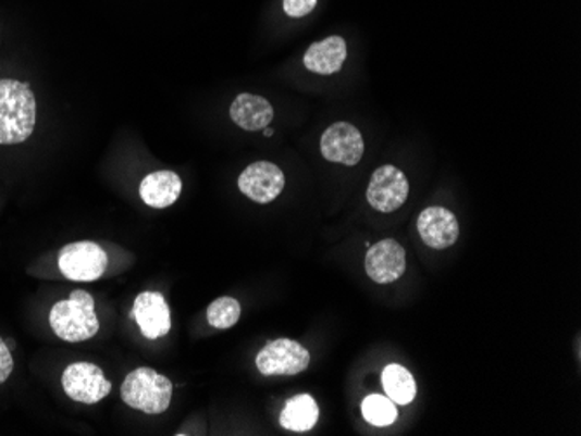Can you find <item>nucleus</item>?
<instances>
[{"label": "nucleus", "instance_id": "3", "mask_svg": "<svg viewBox=\"0 0 581 436\" xmlns=\"http://www.w3.org/2000/svg\"><path fill=\"white\" fill-rule=\"evenodd\" d=\"M121 397L131 409L145 414H162L170 407L173 385L153 369L139 368L127 374L122 383Z\"/></svg>", "mask_w": 581, "mask_h": 436}, {"label": "nucleus", "instance_id": "22", "mask_svg": "<svg viewBox=\"0 0 581 436\" xmlns=\"http://www.w3.org/2000/svg\"><path fill=\"white\" fill-rule=\"evenodd\" d=\"M263 135H265L267 138H270V136H274V129H270V127H265V129H263Z\"/></svg>", "mask_w": 581, "mask_h": 436}, {"label": "nucleus", "instance_id": "20", "mask_svg": "<svg viewBox=\"0 0 581 436\" xmlns=\"http://www.w3.org/2000/svg\"><path fill=\"white\" fill-rule=\"evenodd\" d=\"M284 13L289 17H304L316 9L317 0H284Z\"/></svg>", "mask_w": 581, "mask_h": 436}, {"label": "nucleus", "instance_id": "1", "mask_svg": "<svg viewBox=\"0 0 581 436\" xmlns=\"http://www.w3.org/2000/svg\"><path fill=\"white\" fill-rule=\"evenodd\" d=\"M35 96L28 84L0 80V145L23 144L34 133Z\"/></svg>", "mask_w": 581, "mask_h": 436}, {"label": "nucleus", "instance_id": "19", "mask_svg": "<svg viewBox=\"0 0 581 436\" xmlns=\"http://www.w3.org/2000/svg\"><path fill=\"white\" fill-rule=\"evenodd\" d=\"M240 319V304L237 299L218 298L217 301L211 302L208 308V322L214 328H231L234 327Z\"/></svg>", "mask_w": 581, "mask_h": 436}, {"label": "nucleus", "instance_id": "18", "mask_svg": "<svg viewBox=\"0 0 581 436\" xmlns=\"http://www.w3.org/2000/svg\"><path fill=\"white\" fill-rule=\"evenodd\" d=\"M360 407H362L364 420L378 428L391 426L397 420V407L391 398L383 397V395H369Z\"/></svg>", "mask_w": 581, "mask_h": 436}, {"label": "nucleus", "instance_id": "12", "mask_svg": "<svg viewBox=\"0 0 581 436\" xmlns=\"http://www.w3.org/2000/svg\"><path fill=\"white\" fill-rule=\"evenodd\" d=\"M133 316L147 339H159L170 334L171 310L159 292H141L135 299Z\"/></svg>", "mask_w": 581, "mask_h": 436}, {"label": "nucleus", "instance_id": "4", "mask_svg": "<svg viewBox=\"0 0 581 436\" xmlns=\"http://www.w3.org/2000/svg\"><path fill=\"white\" fill-rule=\"evenodd\" d=\"M109 258L98 244L75 242L63 247L58 266L69 281L92 282L103 275Z\"/></svg>", "mask_w": 581, "mask_h": 436}, {"label": "nucleus", "instance_id": "15", "mask_svg": "<svg viewBox=\"0 0 581 436\" xmlns=\"http://www.w3.org/2000/svg\"><path fill=\"white\" fill-rule=\"evenodd\" d=\"M231 117L240 129L260 130L274 121V109L261 96L240 95L232 103Z\"/></svg>", "mask_w": 581, "mask_h": 436}, {"label": "nucleus", "instance_id": "6", "mask_svg": "<svg viewBox=\"0 0 581 436\" xmlns=\"http://www.w3.org/2000/svg\"><path fill=\"white\" fill-rule=\"evenodd\" d=\"M61 385L72 400L92 406L103 400L112 391L110 381L98 365L89 362L72 363L63 372Z\"/></svg>", "mask_w": 581, "mask_h": 436}, {"label": "nucleus", "instance_id": "2", "mask_svg": "<svg viewBox=\"0 0 581 436\" xmlns=\"http://www.w3.org/2000/svg\"><path fill=\"white\" fill-rule=\"evenodd\" d=\"M49 324L52 333L69 342L91 339L100 331V322L95 313V299L86 290H74L70 298L51 308Z\"/></svg>", "mask_w": 581, "mask_h": 436}, {"label": "nucleus", "instance_id": "10", "mask_svg": "<svg viewBox=\"0 0 581 436\" xmlns=\"http://www.w3.org/2000/svg\"><path fill=\"white\" fill-rule=\"evenodd\" d=\"M366 272L376 284H392L406 272V251L394 238H385L369 247L366 256Z\"/></svg>", "mask_w": 581, "mask_h": 436}, {"label": "nucleus", "instance_id": "13", "mask_svg": "<svg viewBox=\"0 0 581 436\" xmlns=\"http://www.w3.org/2000/svg\"><path fill=\"white\" fill-rule=\"evenodd\" d=\"M182 177L173 171H157L139 183V197L153 209L173 205L182 195Z\"/></svg>", "mask_w": 581, "mask_h": 436}, {"label": "nucleus", "instance_id": "21", "mask_svg": "<svg viewBox=\"0 0 581 436\" xmlns=\"http://www.w3.org/2000/svg\"><path fill=\"white\" fill-rule=\"evenodd\" d=\"M13 368L14 362L13 357H11V351H9L8 345L0 339V385L8 381L11 372H13Z\"/></svg>", "mask_w": 581, "mask_h": 436}, {"label": "nucleus", "instance_id": "8", "mask_svg": "<svg viewBox=\"0 0 581 436\" xmlns=\"http://www.w3.org/2000/svg\"><path fill=\"white\" fill-rule=\"evenodd\" d=\"M321 151L325 160L351 167L359 164L364 155V141L356 126L348 122H336L322 135Z\"/></svg>", "mask_w": 581, "mask_h": 436}, {"label": "nucleus", "instance_id": "11", "mask_svg": "<svg viewBox=\"0 0 581 436\" xmlns=\"http://www.w3.org/2000/svg\"><path fill=\"white\" fill-rule=\"evenodd\" d=\"M418 234L432 249L443 251L458 240L460 225L452 211L444 208H427L418 216Z\"/></svg>", "mask_w": 581, "mask_h": 436}, {"label": "nucleus", "instance_id": "5", "mask_svg": "<svg viewBox=\"0 0 581 436\" xmlns=\"http://www.w3.org/2000/svg\"><path fill=\"white\" fill-rule=\"evenodd\" d=\"M310 353L293 339H275L258 353L257 368L263 376H296L307 371Z\"/></svg>", "mask_w": 581, "mask_h": 436}, {"label": "nucleus", "instance_id": "17", "mask_svg": "<svg viewBox=\"0 0 581 436\" xmlns=\"http://www.w3.org/2000/svg\"><path fill=\"white\" fill-rule=\"evenodd\" d=\"M382 383L386 397L391 398L395 406H409L417 397L415 377L403 365H397V363L386 365L385 371H383Z\"/></svg>", "mask_w": 581, "mask_h": 436}, {"label": "nucleus", "instance_id": "16", "mask_svg": "<svg viewBox=\"0 0 581 436\" xmlns=\"http://www.w3.org/2000/svg\"><path fill=\"white\" fill-rule=\"evenodd\" d=\"M319 421V406L310 395H296L287 400L284 411L281 412L279 423L289 432L305 433L316 426Z\"/></svg>", "mask_w": 581, "mask_h": 436}, {"label": "nucleus", "instance_id": "9", "mask_svg": "<svg viewBox=\"0 0 581 436\" xmlns=\"http://www.w3.org/2000/svg\"><path fill=\"white\" fill-rule=\"evenodd\" d=\"M239 190L252 202L269 203L283 194L286 177L272 162H255L239 176Z\"/></svg>", "mask_w": 581, "mask_h": 436}, {"label": "nucleus", "instance_id": "14", "mask_svg": "<svg viewBox=\"0 0 581 436\" xmlns=\"http://www.w3.org/2000/svg\"><path fill=\"white\" fill-rule=\"evenodd\" d=\"M347 60V42L333 35L327 39L316 42L305 52L304 63L307 70L319 75H333L342 70Z\"/></svg>", "mask_w": 581, "mask_h": 436}, {"label": "nucleus", "instance_id": "7", "mask_svg": "<svg viewBox=\"0 0 581 436\" xmlns=\"http://www.w3.org/2000/svg\"><path fill=\"white\" fill-rule=\"evenodd\" d=\"M409 183L400 169L382 165L369 182L368 202L380 212H394L408 200Z\"/></svg>", "mask_w": 581, "mask_h": 436}]
</instances>
